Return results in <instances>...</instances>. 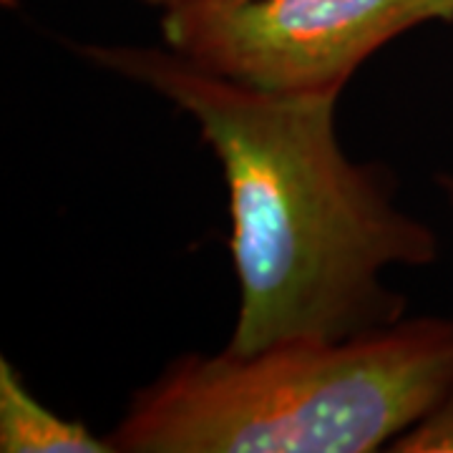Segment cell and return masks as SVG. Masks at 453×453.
<instances>
[{"instance_id": "6da1fadb", "label": "cell", "mask_w": 453, "mask_h": 453, "mask_svg": "<svg viewBox=\"0 0 453 453\" xmlns=\"http://www.w3.org/2000/svg\"><path fill=\"white\" fill-rule=\"evenodd\" d=\"M71 49L195 119L222 166L226 247L240 282L229 353L290 340L338 342L405 318V297L386 285V270L428 267L441 242L395 204L390 166L348 159L335 134L340 94L255 91L166 46Z\"/></svg>"}, {"instance_id": "7a4b0ae2", "label": "cell", "mask_w": 453, "mask_h": 453, "mask_svg": "<svg viewBox=\"0 0 453 453\" xmlns=\"http://www.w3.org/2000/svg\"><path fill=\"white\" fill-rule=\"evenodd\" d=\"M453 318H401L338 342L187 353L131 393L106 441L124 453L388 451L443 398Z\"/></svg>"}, {"instance_id": "3957f363", "label": "cell", "mask_w": 453, "mask_h": 453, "mask_svg": "<svg viewBox=\"0 0 453 453\" xmlns=\"http://www.w3.org/2000/svg\"><path fill=\"white\" fill-rule=\"evenodd\" d=\"M426 23H453V0H244L162 16L164 46L265 94H340L372 53Z\"/></svg>"}, {"instance_id": "277c9868", "label": "cell", "mask_w": 453, "mask_h": 453, "mask_svg": "<svg viewBox=\"0 0 453 453\" xmlns=\"http://www.w3.org/2000/svg\"><path fill=\"white\" fill-rule=\"evenodd\" d=\"M0 451L116 453L81 421L64 418L41 403L8 357H0Z\"/></svg>"}, {"instance_id": "5b68a950", "label": "cell", "mask_w": 453, "mask_h": 453, "mask_svg": "<svg viewBox=\"0 0 453 453\" xmlns=\"http://www.w3.org/2000/svg\"><path fill=\"white\" fill-rule=\"evenodd\" d=\"M395 453H453V378L436 408L390 443Z\"/></svg>"}, {"instance_id": "8992f818", "label": "cell", "mask_w": 453, "mask_h": 453, "mask_svg": "<svg viewBox=\"0 0 453 453\" xmlns=\"http://www.w3.org/2000/svg\"><path fill=\"white\" fill-rule=\"evenodd\" d=\"M139 3L154 5V8H162L164 13H166V11L184 8V5H199V3H244V0H139Z\"/></svg>"}, {"instance_id": "52a82bcc", "label": "cell", "mask_w": 453, "mask_h": 453, "mask_svg": "<svg viewBox=\"0 0 453 453\" xmlns=\"http://www.w3.org/2000/svg\"><path fill=\"white\" fill-rule=\"evenodd\" d=\"M436 184L438 189L443 192V196H446V204H449V210L453 214V174H438Z\"/></svg>"}]
</instances>
